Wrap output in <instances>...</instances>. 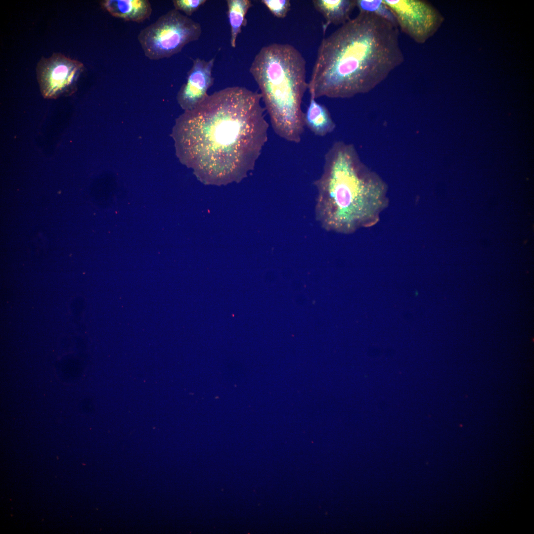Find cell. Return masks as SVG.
I'll return each instance as SVG.
<instances>
[{"instance_id":"9a60e30c","label":"cell","mask_w":534,"mask_h":534,"mask_svg":"<svg viewBox=\"0 0 534 534\" xmlns=\"http://www.w3.org/2000/svg\"><path fill=\"white\" fill-rule=\"evenodd\" d=\"M206 0H174L175 9L183 12L187 16H191L203 5Z\"/></svg>"},{"instance_id":"8fae6325","label":"cell","mask_w":534,"mask_h":534,"mask_svg":"<svg viewBox=\"0 0 534 534\" xmlns=\"http://www.w3.org/2000/svg\"><path fill=\"white\" fill-rule=\"evenodd\" d=\"M315 99L310 97L304 114V125L315 135L324 136L334 130L336 125L327 108Z\"/></svg>"},{"instance_id":"8992f818","label":"cell","mask_w":534,"mask_h":534,"mask_svg":"<svg viewBox=\"0 0 534 534\" xmlns=\"http://www.w3.org/2000/svg\"><path fill=\"white\" fill-rule=\"evenodd\" d=\"M393 13L398 28L418 44L424 43L444 20L430 3L421 0H382Z\"/></svg>"},{"instance_id":"7a4b0ae2","label":"cell","mask_w":534,"mask_h":534,"mask_svg":"<svg viewBox=\"0 0 534 534\" xmlns=\"http://www.w3.org/2000/svg\"><path fill=\"white\" fill-rule=\"evenodd\" d=\"M403 61L398 27L359 12L321 41L308 89L315 99L350 98L372 90Z\"/></svg>"},{"instance_id":"5bb4252c","label":"cell","mask_w":534,"mask_h":534,"mask_svg":"<svg viewBox=\"0 0 534 534\" xmlns=\"http://www.w3.org/2000/svg\"><path fill=\"white\" fill-rule=\"evenodd\" d=\"M261 2L274 16L279 18H285L291 7L290 1L288 0H262Z\"/></svg>"},{"instance_id":"5b68a950","label":"cell","mask_w":534,"mask_h":534,"mask_svg":"<svg viewBox=\"0 0 534 534\" xmlns=\"http://www.w3.org/2000/svg\"><path fill=\"white\" fill-rule=\"evenodd\" d=\"M201 33L199 23L173 9L142 29L137 39L146 57L157 60L178 53Z\"/></svg>"},{"instance_id":"ba28073f","label":"cell","mask_w":534,"mask_h":534,"mask_svg":"<svg viewBox=\"0 0 534 534\" xmlns=\"http://www.w3.org/2000/svg\"><path fill=\"white\" fill-rule=\"evenodd\" d=\"M215 59V57L208 60L193 59L186 81L177 95L178 102L185 111L194 109L208 96L207 91L214 83L212 71Z\"/></svg>"},{"instance_id":"7c38bea8","label":"cell","mask_w":534,"mask_h":534,"mask_svg":"<svg viewBox=\"0 0 534 534\" xmlns=\"http://www.w3.org/2000/svg\"><path fill=\"white\" fill-rule=\"evenodd\" d=\"M226 3L227 14L230 26V44L234 48L242 27L246 25V15L252 4L249 0H227Z\"/></svg>"},{"instance_id":"4fadbf2b","label":"cell","mask_w":534,"mask_h":534,"mask_svg":"<svg viewBox=\"0 0 534 534\" xmlns=\"http://www.w3.org/2000/svg\"><path fill=\"white\" fill-rule=\"evenodd\" d=\"M356 2L359 12L373 14L398 26L393 13L382 0H356Z\"/></svg>"},{"instance_id":"3957f363","label":"cell","mask_w":534,"mask_h":534,"mask_svg":"<svg viewBox=\"0 0 534 534\" xmlns=\"http://www.w3.org/2000/svg\"><path fill=\"white\" fill-rule=\"evenodd\" d=\"M316 216L328 230L348 233L377 221L387 200L384 183L362 163L354 146L334 142L314 182Z\"/></svg>"},{"instance_id":"52a82bcc","label":"cell","mask_w":534,"mask_h":534,"mask_svg":"<svg viewBox=\"0 0 534 534\" xmlns=\"http://www.w3.org/2000/svg\"><path fill=\"white\" fill-rule=\"evenodd\" d=\"M84 69L82 62L61 53L41 58L36 74L42 95L45 98L55 99L73 94Z\"/></svg>"},{"instance_id":"9c48e42d","label":"cell","mask_w":534,"mask_h":534,"mask_svg":"<svg viewBox=\"0 0 534 534\" xmlns=\"http://www.w3.org/2000/svg\"><path fill=\"white\" fill-rule=\"evenodd\" d=\"M100 5L112 16L126 21L142 22L148 19L152 12L147 0H104Z\"/></svg>"},{"instance_id":"277c9868","label":"cell","mask_w":534,"mask_h":534,"mask_svg":"<svg viewBox=\"0 0 534 534\" xmlns=\"http://www.w3.org/2000/svg\"><path fill=\"white\" fill-rule=\"evenodd\" d=\"M249 71L261 90L274 132L287 141L300 142L305 127L302 103L308 89L302 54L287 44L264 46Z\"/></svg>"},{"instance_id":"6da1fadb","label":"cell","mask_w":534,"mask_h":534,"mask_svg":"<svg viewBox=\"0 0 534 534\" xmlns=\"http://www.w3.org/2000/svg\"><path fill=\"white\" fill-rule=\"evenodd\" d=\"M260 93L241 87L215 92L178 119L174 137L180 160L205 183L241 180L267 140Z\"/></svg>"},{"instance_id":"30bf717a","label":"cell","mask_w":534,"mask_h":534,"mask_svg":"<svg viewBox=\"0 0 534 534\" xmlns=\"http://www.w3.org/2000/svg\"><path fill=\"white\" fill-rule=\"evenodd\" d=\"M312 2L325 20L324 29L330 24L342 25L346 23L356 7V0H313Z\"/></svg>"}]
</instances>
